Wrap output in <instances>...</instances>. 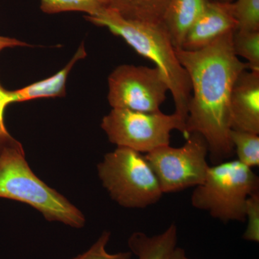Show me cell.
<instances>
[{
    "mask_svg": "<svg viewBox=\"0 0 259 259\" xmlns=\"http://www.w3.org/2000/svg\"><path fill=\"white\" fill-rule=\"evenodd\" d=\"M234 32L199 50L176 49L192 84L186 131L188 136L197 133L204 138L214 164L228 159L234 151L230 139V100L237 78L248 69L233 51Z\"/></svg>",
    "mask_w": 259,
    "mask_h": 259,
    "instance_id": "1",
    "label": "cell"
},
{
    "mask_svg": "<svg viewBox=\"0 0 259 259\" xmlns=\"http://www.w3.org/2000/svg\"><path fill=\"white\" fill-rule=\"evenodd\" d=\"M85 17L90 23L105 27L113 35L122 37L138 54L154 63L166 80L175 102V113L186 123L192 84L190 76L177 59L176 49L163 23L126 20L108 8L95 16Z\"/></svg>",
    "mask_w": 259,
    "mask_h": 259,
    "instance_id": "2",
    "label": "cell"
},
{
    "mask_svg": "<svg viewBox=\"0 0 259 259\" xmlns=\"http://www.w3.org/2000/svg\"><path fill=\"white\" fill-rule=\"evenodd\" d=\"M0 197L31 206L47 221L74 228L84 226L83 213L32 172L22 144L0 129Z\"/></svg>",
    "mask_w": 259,
    "mask_h": 259,
    "instance_id": "3",
    "label": "cell"
},
{
    "mask_svg": "<svg viewBox=\"0 0 259 259\" xmlns=\"http://www.w3.org/2000/svg\"><path fill=\"white\" fill-rule=\"evenodd\" d=\"M258 192L259 178L253 168L237 159L224 161L209 166L204 182L192 192L191 203L223 222H243L247 199Z\"/></svg>",
    "mask_w": 259,
    "mask_h": 259,
    "instance_id": "4",
    "label": "cell"
},
{
    "mask_svg": "<svg viewBox=\"0 0 259 259\" xmlns=\"http://www.w3.org/2000/svg\"><path fill=\"white\" fill-rule=\"evenodd\" d=\"M97 170L111 198L125 208H146L163 194L145 155L134 150L117 147L104 156Z\"/></svg>",
    "mask_w": 259,
    "mask_h": 259,
    "instance_id": "5",
    "label": "cell"
},
{
    "mask_svg": "<svg viewBox=\"0 0 259 259\" xmlns=\"http://www.w3.org/2000/svg\"><path fill=\"white\" fill-rule=\"evenodd\" d=\"M101 127L109 141L117 147L146 154L170 145L173 131H180L186 139L188 138L185 120L177 114L166 115L161 111L144 112L112 108L102 119Z\"/></svg>",
    "mask_w": 259,
    "mask_h": 259,
    "instance_id": "6",
    "label": "cell"
},
{
    "mask_svg": "<svg viewBox=\"0 0 259 259\" xmlns=\"http://www.w3.org/2000/svg\"><path fill=\"white\" fill-rule=\"evenodd\" d=\"M208 146L204 138L192 133L183 146L156 148L145 157L151 165L163 194L196 187L204 182L209 165Z\"/></svg>",
    "mask_w": 259,
    "mask_h": 259,
    "instance_id": "7",
    "label": "cell"
},
{
    "mask_svg": "<svg viewBox=\"0 0 259 259\" xmlns=\"http://www.w3.org/2000/svg\"><path fill=\"white\" fill-rule=\"evenodd\" d=\"M109 103L112 108L157 112L169 91L166 80L156 66L122 64L108 77Z\"/></svg>",
    "mask_w": 259,
    "mask_h": 259,
    "instance_id": "8",
    "label": "cell"
},
{
    "mask_svg": "<svg viewBox=\"0 0 259 259\" xmlns=\"http://www.w3.org/2000/svg\"><path fill=\"white\" fill-rule=\"evenodd\" d=\"M237 30L233 3L208 0L202 14L186 35L182 49L197 51Z\"/></svg>",
    "mask_w": 259,
    "mask_h": 259,
    "instance_id": "9",
    "label": "cell"
},
{
    "mask_svg": "<svg viewBox=\"0 0 259 259\" xmlns=\"http://www.w3.org/2000/svg\"><path fill=\"white\" fill-rule=\"evenodd\" d=\"M230 115L231 130L259 134V72L247 69L237 78Z\"/></svg>",
    "mask_w": 259,
    "mask_h": 259,
    "instance_id": "10",
    "label": "cell"
},
{
    "mask_svg": "<svg viewBox=\"0 0 259 259\" xmlns=\"http://www.w3.org/2000/svg\"><path fill=\"white\" fill-rule=\"evenodd\" d=\"M84 46H80L71 60L64 68L47 79L40 80L16 90H6L0 83V127L5 128L4 115L7 107L13 103L41 98H54L66 95L68 76L75 64L86 57Z\"/></svg>",
    "mask_w": 259,
    "mask_h": 259,
    "instance_id": "11",
    "label": "cell"
},
{
    "mask_svg": "<svg viewBox=\"0 0 259 259\" xmlns=\"http://www.w3.org/2000/svg\"><path fill=\"white\" fill-rule=\"evenodd\" d=\"M207 1L171 0L162 23L175 49H182L186 35L203 13Z\"/></svg>",
    "mask_w": 259,
    "mask_h": 259,
    "instance_id": "12",
    "label": "cell"
},
{
    "mask_svg": "<svg viewBox=\"0 0 259 259\" xmlns=\"http://www.w3.org/2000/svg\"><path fill=\"white\" fill-rule=\"evenodd\" d=\"M178 230L171 224L161 233L148 236L143 232H135L128 239L131 253L138 259H168L177 247Z\"/></svg>",
    "mask_w": 259,
    "mask_h": 259,
    "instance_id": "13",
    "label": "cell"
},
{
    "mask_svg": "<svg viewBox=\"0 0 259 259\" xmlns=\"http://www.w3.org/2000/svg\"><path fill=\"white\" fill-rule=\"evenodd\" d=\"M171 0H107V8L126 20L160 24Z\"/></svg>",
    "mask_w": 259,
    "mask_h": 259,
    "instance_id": "14",
    "label": "cell"
},
{
    "mask_svg": "<svg viewBox=\"0 0 259 259\" xmlns=\"http://www.w3.org/2000/svg\"><path fill=\"white\" fill-rule=\"evenodd\" d=\"M40 8L47 14L83 12L88 16L100 14L107 8V0H40Z\"/></svg>",
    "mask_w": 259,
    "mask_h": 259,
    "instance_id": "15",
    "label": "cell"
},
{
    "mask_svg": "<svg viewBox=\"0 0 259 259\" xmlns=\"http://www.w3.org/2000/svg\"><path fill=\"white\" fill-rule=\"evenodd\" d=\"M230 139L238 161L253 168L259 166L258 134L231 130Z\"/></svg>",
    "mask_w": 259,
    "mask_h": 259,
    "instance_id": "16",
    "label": "cell"
},
{
    "mask_svg": "<svg viewBox=\"0 0 259 259\" xmlns=\"http://www.w3.org/2000/svg\"><path fill=\"white\" fill-rule=\"evenodd\" d=\"M233 48L238 57L247 61L250 71L259 72V30H236L233 35Z\"/></svg>",
    "mask_w": 259,
    "mask_h": 259,
    "instance_id": "17",
    "label": "cell"
},
{
    "mask_svg": "<svg viewBox=\"0 0 259 259\" xmlns=\"http://www.w3.org/2000/svg\"><path fill=\"white\" fill-rule=\"evenodd\" d=\"M233 13L237 30L243 31L259 30V0H233Z\"/></svg>",
    "mask_w": 259,
    "mask_h": 259,
    "instance_id": "18",
    "label": "cell"
},
{
    "mask_svg": "<svg viewBox=\"0 0 259 259\" xmlns=\"http://www.w3.org/2000/svg\"><path fill=\"white\" fill-rule=\"evenodd\" d=\"M246 229L243 238L247 241L259 242V192L250 195L245 205Z\"/></svg>",
    "mask_w": 259,
    "mask_h": 259,
    "instance_id": "19",
    "label": "cell"
},
{
    "mask_svg": "<svg viewBox=\"0 0 259 259\" xmlns=\"http://www.w3.org/2000/svg\"><path fill=\"white\" fill-rule=\"evenodd\" d=\"M110 233L104 231L91 248L86 252L72 259H131L133 253L130 251L110 253L107 250V245L110 241Z\"/></svg>",
    "mask_w": 259,
    "mask_h": 259,
    "instance_id": "20",
    "label": "cell"
},
{
    "mask_svg": "<svg viewBox=\"0 0 259 259\" xmlns=\"http://www.w3.org/2000/svg\"><path fill=\"white\" fill-rule=\"evenodd\" d=\"M30 47L25 42L12 37L0 36V52L7 48Z\"/></svg>",
    "mask_w": 259,
    "mask_h": 259,
    "instance_id": "21",
    "label": "cell"
},
{
    "mask_svg": "<svg viewBox=\"0 0 259 259\" xmlns=\"http://www.w3.org/2000/svg\"><path fill=\"white\" fill-rule=\"evenodd\" d=\"M168 259H193L189 258L187 255H186V253L185 250L182 248H179V247H176V248L174 249L173 251H172L171 255H170L169 258Z\"/></svg>",
    "mask_w": 259,
    "mask_h": 259,
    "instance_id": "22",
    "label": "cell"
},
{
    "mask_svg": "<svg viewBox=\"0 0 259 259\" xmlns=\"http://www.w3.org/2000/svg\"><path fill=\"white\" fill-rule=\"evenodd\" d=\"M221 1L228 2V3H232V2H233V0H221Z\"/></svg>",
    "mask_w": 259,
    "mask_h": 259,
    "instance_id": "23",
    "label": "cell"
}]
</instances>
